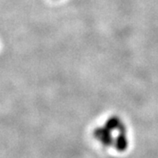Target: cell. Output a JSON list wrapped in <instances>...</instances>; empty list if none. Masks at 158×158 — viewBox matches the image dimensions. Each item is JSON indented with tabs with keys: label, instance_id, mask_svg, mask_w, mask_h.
<instances>
[{
	"label": "cell",
	"instance_id": "6da1fadb",
	"mask_svg": "<svg viewBox=\"0 0 158 158\" xmlns=\"http://www.w3.org/2000/svg\"><path fill=\"white\" fill-rule=\"evenodd\" d=\"M94 136L98 138L106 146H109V145L113 144V136L111 135V130L106 128V127L97 128L94 131Z\"/></svg>",
	"mask_w": 158,
	"mask_h": 158
},
{
	"label": "cell",
	"instance_id": "3957f363",
	"mask_svg": "<svg viewBox=\"0 0 158 158\" xmlns=\"http://www.w3.org/2000/svg\"><path fill=\"white\" fill-rule=\"evenodd\" d=\"M120 125H121V122H120V120H119V118L118 117H111L110 118H108V120L106 121L105 127L112 131L113 129L118 128V127Z\"/></svg>",
	"mask_w": 158,
	"mask_h": 158
},
{
	"label": "cell",
	"instance_id": "7a4b0ae2",
	"mask_svg": "<svg viewBox=\"0 0 158 158\" xmlns=\"http://www.w3.org/2000/svg\"><path fill=\"white\" fill-rule=\"evenodd\" d=\"M118 131H119V134H118V137L116 139L115 141V147L116 149L118 151H125L127 148V136H126V127L122 123L121 125L118 127Z\"/></svg>",
	"mask_w": 158,
	"mask_h": 158
}]
</instances>
